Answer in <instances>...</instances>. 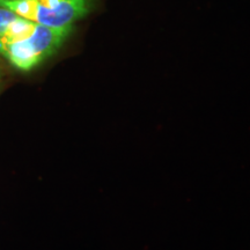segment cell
Returning <instances> with one entry per match:
<instances>
[{"mask_svg": "<svg viewBox=\"0 0 250 250\" xmlns=\"http://www.w3.org/2000/svg\"><path fill=\"white\" fill-rule=\"evenodd\" d=\"M73 27L50 28L34 22L23 34L0 37V56L21 71H30L55 54L66 41Z\"/></svg>", "mask_w": 250, "mask_h": 250, "instance_id": "6da1fadb", "label": "cell"}, {"mask_svg": "<svg viewBox=\"0 0 250 250\" xmlns=\"http://www.w3.org/2000/svg\"><path fill=\"white\" fill-rule=\"evenodd\" d=\"M93 4L94 0H0V6L21 18L56 29L73 27L92 11Z\"/></svg>", "mask_w": 250, "mask_h": 250, "instance_id": "7a4b0ae2", "label": "cell"}, {"mask_svg": "<svg viewBox=\"0 0 250 250\" xmlns=\"http://www.w3.org/2000/svg\"><path fill=\"white\" fill-rule=\"evenodd\" d=\"M33 21L21 18L11 9L0 6V37L21 35L31 27Z\"/></svg>", "mask_w": 250, "mask_h": 250, "instance_id": "3957f363", "label": "cell"}]
</instances>
